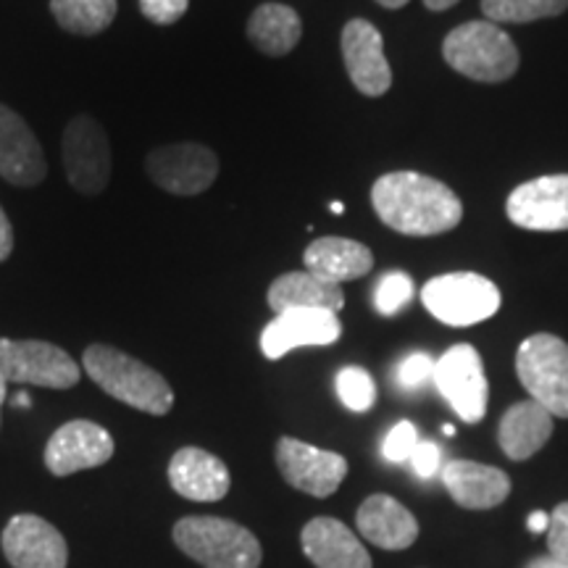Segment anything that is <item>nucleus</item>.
Masks as SVG:
<instances>
[{
    "mask_svg": "<svg viewBox=\"0 0 568 568\" xmlns=\"http://www.w3.org/2000/svg\"><path fill=\"white\" fill-rule=\"evenodd\" d=\"M372 205L382 224L408 237L450 232L464 219V203L445 182L416 172L379 176L372 187Z\"/></svg>",
    "mask_w": 568,
    "mask_h": 568,
    "instance_id": "obj_1",
    "label": "nucleus"
},
{
    "mask_svg": "<svg viewBox=\"0 0 568 568\" xmlns=\"http://www.w3.org/2000/svg\"><path fill=\"white\" fill-rule=\"evenodd\" d=\"M84 372L105 395L142 414L166 416L174 408V389L155 368L113 345H90L82 355Z\"/></svg>",
    "mask_w": 568,
    "mask_h": 568,
    "instance_id": "obj_2",
    "label": "nucleus"
},
{
    "mask_svg": "<svg viewBox=\"0 0 568 568\" xmlns=\"http://www.w3.org/2000/svg\"><path fill=\"white\" fill-rule=\"evenodd\" d=\"M174 542L205 568H258L261 542L251 529L219 516H184L174 524Z\"/></svg>",
    "mask_w": 568,
    "mask_h": 568,
    "instance_id": "obj_3",
    "label": "nucleus"
},
{
    "mask_svg": "<svg viewBox=\"0 0 568 568\" xmlns=\"http://www.w3.org/2000/svg\"><path fill=\"white\" fill-rule=\"evenodd\" d=\"M443 55L458 74L474 82H506L518 71V48L493 21H466L447 34Z\"/></svg>",
    "mask_w": 568,
    "mask_h": 568,
    "instance_id": "obj_4",
    "label": "nucleus"
},
{
    "mask_svg": "<svg viewBox=\"0 0 568 568\" xmlns=\"http://www.w3.org/2000/svg\"><path fill=\"white\" fill-rule=\"evenodd\" d=\"M516 374L529 400L568 418V343L548 332L527 337L516 353Z\"/></svg>",
    "mask_w": 568,
    "mask_h": 568,
    "instance_id": "obj_5",
    "label": "nucleus"
},
{
    "mask_svg": "<svg viewBox=\"0 0 568 568\" xmlns=\"http://www.w3.org/2000/svg\"><path fill=\"white\" fill-rule=\"evenodd\" d=\"M422 303L437 322L447 326H474L497 314L500 290L493 280L474 272L443 274L424 284Z\"/></svg>",
    "mask_w": 568,
    "mask_h": 568,
    "instance_id": "obj_6",
    "label": "nucleus"
},
{
    "mask_svg": "<svg viewBox=\"0 0 568 568\" xmlns=\"http://www.w3.org/2000/svg\"><path fill=\"white\" fill-rule=\"evenodd\" d=\"M80 366L63 347L45 339L0 337V379L6 385L69 389L80 382Z\"/></svg>",
    "mask_w": 568,
    "mask_h": 568,
    "instance_id": "obj_7",
    "label": "nucleus"
},
{
    "mask_svg": "<svg viewBox=\"0 0 568 568\" xmlns=\"http://www.w3.org/2000/svg\"><path fill=\"white\" fill-rule=\"evenodd\" d=\"M63 169L82 195H101L111 182V142L95 119L80 113L63 130Z\"/></svg>",
    "mask_w": 568,
    "mask_h": 568,
    "instance_id": "obj_8",
    "label": "nucleus"
},
{
    "mask_svg": "<svg viewBox=\"0 0 568 568\" xmlns=\"http://www.w3.org/2000/svg\"><path fill=\"white\" fill-rule=\"evenodd\" d=\"M145 172L159 190L172 195H201L216 182L219 155L201 142H174L148 153Z\"/></svg>",
    "mask_w": 568,
    "mask_h": 568,
    "instance_id": "obj_9",
    "label": "nucleus"
},
{
    "mask_svg": "<svg viewBox=\"0 0 568 568\" xmlns=\"http://www.w3.org/2000/svg\"><path fill=\"white\" fill-rule=\"evenodd\" d=\"M437 389L466 424H477L487 414L489 385L485 366L474 345H453L435 364Z\"/></svg>",
    "mask_w": 568,
    "mask_h": 568,
    "instance_id": "obj_10",
    "label": "nucleus"
},
{
    "mask_svg": "<svg viewBox=\"0 0 568 568\" xmlns=\"http://www.w3.org/2000/svg\"><path fill=\"white\" fill-rule=\"evenodd\" d=\"M276 466L290 487L314 497L335 495L347 477V460L339 453L322 450L295 437H282L276 443Z\"/></svg>",
    "mask_w": 568,
    "mask_h": 568,
    "instance_id": "obj_11",
    "label": "nucleus"
},
{
    "mask_svg": "<svg viewBox=\"0 0 568 568\" xmlns=\"http://www.w3.org/2000/svg\"><path fill=\"white\" fill-rule=\"evenodd\" d=\"M113 437L101 424L88 418H74L53 432L45 445V466L53 477H71L109 464L113 458Z\"/></svg>",
    "mask_w": 568,
    "mask_h": 568,
    "instance_id": "obj_12",
    "label": "nucleus"
},
{
    "mask_svg": "<svg viewBox=\"0 0 568 568\" xmlns=\"http://www.w3.org/2000/svg\"><path fill=\"white\" fill-rule=\"evenodd\" d=\"M510 224L529 232L568 230V174H550L518 184L506 201Z\"/></svg>",
    "mask_w": 568,
    "mask_h": 568,
    "instance_id": "obj_13",
    "label": "nucleus"
},
{
    "mask_svg": "<svg viewBox=\"0 0 568 568\" xmlns=\"http://www.w3.org/2000/svg\"><path fill=\"white\" fill-rule=\"evenodd\" d=\"M343 61L353 88L366 98H379L393 88V69L385 55V40L372 21L351 19L343 30Z\"/></svg>",
    "mask_w": 568,
    "mask_h": 568,
    "instance_id": "obj_14",
    "label": "nucleus"
},
{
    "mask_svg": "<svg viewBox=\"0 0 568 568\" xmlns=\"http://www.w3.org/2000/svg\"><path fill=\"white\" fill-rule=\"evenodd\" d=\"M343 335L339 316L322 308H293L282 311L274 316V322L266 324L261 332V351L268 361H280L290 351L308 345H332Z\"/></svg>",
    "mask_w": 568,
    "mask_h": 568,
    "instance_id": "obj_15",
    "label": "nucleus"
},
{
    "mask_svg": "<svg viewBox=\"0 0 568 568\" xmlns=\"http://www.w3.org/2000/svg\"><path fill=\"white\" fill-rule=\"evenodd\" d=\"M3 556L13 568H67L69 564L61 531L32 514H19L6 524Z\"/></svg>",
    "mask_w": 568,
    "mask_h": 568,
    "instance_id": "obj_16",
    "label": "nucleus"
},
{
    "mask_svg": "<svg viewBox=\"0 0 568 568\" xmlns=\"http://www.w3.org/2000/svg\"><path fill=\"white\" fill-rule=\"evenodd\" d=\"M0 176L17 187H34L48 176V161L32 126L0 103Z\"/></svg>",
    "mask_w": 568,
    "mask_h": 568,
    "instance_id": "obj_17",
    "label": "nucleus"
},
{
    "mask_svg": "<svg viewBox=\"0 0 568 568\" xmlns=\"http://www.w3.org/2000/svg\"><path fill=\"white\" fill-rule=\"evenodd\" d=\"M169 481L174 493L195 503H216L230 493L232 477L222 458L201 447H182L169 464Z\"/></svg>",
    "mask_w": 568,
    "mask_h": 568,
    "instance_id": "obj_18",
    "label": "nucleus"
},
{
    "mask_svg": "<svg viewBox=\"0 0 568 568\" xmlns=\"http://www.w3.org/2000/svg\"><path fill=\"white\" fill-rule=\"evenodd\" d=\"M303 552L316 568H372V556L343 521L318 516L303 527Z\"/></svg>",
    "mask_w": 568,
    "mask_h": 568,
    "instance_id": "obj_19",
    "label": "nucleus"
},
{
    "mask_svg": "<svg viewBox=\"0 0 568 568\" xmlns=\"http://www.w3.org/2000/svg\"><path fill=\"white\" fill-rule=\"evenodd\" d=\"M443 485L466 510L497 508L510 495L508 474L477 460H447L443 466Z\"/></svg>",
    "mask_w": 568,
    "mask_h": 568,
    "instance_id": "obj_20",
    "label": "nucleus"
},
{
    "mask_svg": "<svg viewBox=\"0 0 568 568\" xmlns=\"http://www.w3.org/2000/svg\"><path fill=\"white\" fill-rule=\"evenodd\" d=\"M358 531L382 550H406L416 542L418 521L406 506L389 495H372L355 514Z\"/></svg>",
    "mask_w": 568,
    "mask_h": 568,
    "instance_id": "obj_21",
    "label": "nucleus"
},
{
    "mask_svg": "<svg viewBox=\"0 0 568 568\" xmlns=\"http://www.w3.org/2000/svg\"><path fill=\"white\" fill-rule=\"evenodd\" d=\"M305 272L318 280L343 284L366 276L374 268V253L364 243L347 237H318L303 253Z\"/></svg>",
    "mask_w": 568,
    "mask_h": 568,
    "instance_id": "obj_22",
    "label": "nucleus"
},
{
    "mask_svg": "<svg viewBox=\"0 0 568 568\" xmlns=\"http://www.w3.org/2000/svg\"><path fill=\"white\" fill-rule=\"evenodd\" d=\"M552 416L535 400L514 403L497 426V443L510 460H527L548 445Z\"/></svg>",
    "mask_w": 568,
    "mask_h": 568,
    "instance_id": "obj_23",
    "label": "nucleus"
},
{
    "mask_svg": "<svg viewBox=\"0 0 568 568\" xmlns=\"http://www.w3.org/2000/svg\"><path fill=\"white\" fill-rule=\"evenodd\" d=\"M266 301L276 314L293 308H322L339 314V308L345 305V293L339 284L318 280L311 272H287L272 282Z\"/></svg>",
    "mask_w": 568,
    "mask_h": 568,
    "instance_id": "obj_24",
    "label": "nucleus"
},
{
    "mask_svg": "<svg viewBox=\"0 0 568 568\" xmlns=\"http://www.w3.org/2000/svg\"><path fill=\"white\" fill-rule=\"evenodd\" d=\"M303 38V21L295 9L284 3L258 6L247 19V40L264 55L282 59Z\"/></svg>",
    "mask_w": 568,
    "mask_h": 568,
    "instance_id": "obj_25",
    "label": "nucleus"
},
{
    "mask_svg": "<svg viewBox=\"0 0 568 568\" xmlns=\"http://www.w3.org/2000/svg\"><path fill=\"white\" fill-rule=\"evenodd\" d=\"M116 0H51L55 24L71 34H82V38L109 30L116 19Z\"/></svg>",
    "mask_w": 568,
    "mask_h": 568,
    "instance_id": "obj_26",
    "label": "nucleus"
},
{
    "mask_svg": "<svg viewBox=\"0 0 568 568\" xmlns=\"http://www.w3.org/2000/svg\"><path fill=\"white\" fill-rule=\"evenodd\" d=\"M566 9L568 0H481V11L493 24H529L558 17Z\"/></svg>",
    "mask_w": 568,
    "mask_h": 568,
    "instance_id": "obj_27",
    "label": "nucleus"
},
{
    "mask_svg": "<svg viewBox=\"0 0 568 568\" xmlns=\"http://www.w3.org/2000/svg\"><path fill=\"white\" fill-rule=\"evenodd\" d=\"M337 395L345 408L355 410V414H366L376 403V385L372 374L361 366H345L337 374Z\"/></svg>",
    "mask_w": 568,
    "mask_h": 568,
    "instance_id": "obj_28",
    "label": "nucleus"
},
{
    "mask_svg": "<svg viewBox=\"0 0 568 568\" xmlns=\"http://www.w3.org/2000/svg\"><path fill=\"white\" fill-rule=\"evenodd\" d=\"M410 297H414V282H410V276L403 272H387L379 280V284H376L374 303L382 316H395L397 311L406 308Z\"/></svg>",
    "mask_w": 568,
    "mask_h": 568,
    "instance_id": "obj_29",
    "label": "nucleus"
},
{
    "mask_svg": "<svg viewBox=\"0 0 568 568\" xmlns=\"http://www.w3.org/2000/svg\"><path fill=\"white\" fill-rule=\"evenodd\" d=\"M418 445V432L410 422H397L393 429L387 432L385 443H382V456L389 464H406L414 456Z\"/></svg>",
    "mask_w": 568,
    "mask_h": 568,
    "instance_id": "obj_30",
    "label": "nucleus"
},
{
    "mask_svg": "<svg viewBox=\"0 0 568 568\" xmlns=\"http://www.w3.org/2000/svg\"><path fill=\"white\" fill-rule=\"evenodd\" d=\"M435 364L437 361H432L426 353H410L400 368H397V382L406 389H418L426 379L435 376Z\"/></svg>",
    "mask_w": 568,
    "mask_h": 568,
    "instance_id": "obj_31",
    "label": "nucleus"
},
{
    "mask_svg": "<svg viewBox=\"0 0 568 568\" xmlns=\"http://www.w3.org/2000/svg\"><path fill=\"white\" fill-rule=\"evenodd\" d=\"M190 9V0H140L142 17L153 24L169 27L180 21Z\"/></svg>",
    "mask_w": 568,
    "mask_h": 568,
    "instance_id": "obj_32",
    "label": "nucleus"
},
{
    "mask_svg": "<svg viewBox=\"0 0 568 568\" xmlns=\"http://www.w3.org/2000/svg\"><path fill=\"white\" fill-rule=\"evenodd\" d=\"M414 466V471L422 479H432L443 471V450H439L437 443H429V439H418L414 456L408 460Z\"/></svg>",
    "mask_w": 568,
    "mask_h": 568,
    "instance_id": "obj_33",
    "label": "nucleus"
},
{
    "mask_svg": "<svg viewBox=\"0 0 568 568\" xmlns=\"http://www.w3.org/2000/svg\"><path fill=\"white\" fill-rule=\"evenodd\" d=\"M548 552L568 560V503H558L552 508L548 527Z\"/></svg>",
    "mask_w": 568,
    "mask_h": 568,
    "instance_id": "obj_34",
    "label": "nucleus"
},
{
    "mask_svg": "<svg viewBox=\"0 0 568 568\" xmlns=\"http://www.w3.org/2000/svg\"><path fill=\"white\" fill-rule=\"evenodd\" d=\"M13 253V226L6 216L3 205H0V264L9 261V255Z\"/></svg>",
    "mask_w": 568,
    "mask_h": 568,
    "instance_id": "obj_35",
    "label": "nucleus"
},
{
    "mask_svg": "<svg viewBox=\"0 0 568 568\" xmlns=\"http://www.w3.org/2000/svg\"><path fill=\"white\" fill-rule=\"evenodd\" d=\"M527 527H529V531H535V535H542V531H548V527H550L548 510H535V514L527 518Z\"/></svg>",
    "mask_w": 568,
    "mask_h": 568,
    "instance_id": "obj_36",
    "label": "nucleus"
},
{
    "mask_svg": "<svg viewBox=\"0 0 568 568\" xmlns=\"http://www.w3.org/2000/svg\"><path fill=\"white\" fill-rule=\"evenodd\" d=\"M524 568H568V560L556 558V556H550V552H548V556L531 558Z\"/></svg>",
    "mask_w": 568,
    "mask_h": 568,
    "instance_id": "obj_37",
    "label": "nucleus"
},
{
    "mask_svg": "<svg viewBox=\"0 0 568 568\" xmlns=\"http://www.w3.org/2000/svg\"><path fill=\"white\" fill-rule=\"evenodd\" d=\"M456 3L458 0H424V6L429 11H447V9H453Z\"/></svg>",
    "mask_w": 568,
    "mask_h": 568,
    "instance_id": "obj_38",
    "label": "nucleus"
},
{
    "mask_svg": "<svg viewBox=\"0 0 568 568\" xmlns=\"http://www.w3.org/2000/svg\"><path fill=\"white\" fill-rule=\"evenodd\" d=\"M376 3H379V6H385V9H403V6H406L408 3V0H376Z\"/></svg>",
    "mask_w": 568,
    "mask_h": 568,
    "instance_id": "obj_39",
    "label": "nucleus"
},
{
    "mask_svg": "<svg viewBox=\"0 0 568 568\" xmlns=\"http://www.w3.org/2000/svg\"><path fill=\"white\" fill-rule=\"evenodd\" d=\"M6 393H9V385H6L3 379H0V408H3V400H6Z\"/></svg>",
    "mask_w": 568,
    "mask_h": 568,
    "instance_id": "obj_40",
    "label": "nucleus"
},
{
    "mask_svg": "<svg viewBox=\"0 0 568 568\" xmlns=\"http://www.w3.org/2000/svg\"><path fill=\"white\" fill-rule=\"evenodd\" d=\"M17 406H24V408H30V395H19Z\"/></svg>",
    "mask_w": 568,
    "mask_h": 568,
    "instance_id": "obj_41",
    "label": "nucleus"
},
{
    "mask_svg": "<svg viewBox=\"0 0 568 568\" xmlns=\"http://www.w3.org/2000/svg\"><path fill=\"white\" fill-rule=\"evenodd\" d=\"M329 209H332V213H343V211H345V205H343V203H339V201H335V203H332V205H329Z\"/></svg>",
    "mask_w": 568,
    "mask_h": 568,
    "instance_id": "obj_42",
    "label": "nucleus"
},
{
    "mask_svg": "<svg viewBox=\"0 0 568 568\" xmlns=\"http://www.w3.org/2000/svg\"><path fill=\"white\" fill-rule=\"evenodd\" d=\"M443 432H445L447 437H453V435H456V426H453V424H445V429H443Z\"/></svg>",
    "mask_w": 568,
    "mask_h": 568,
    "instance_id": "obj_43",
    "label": "nucleus"
}]
</instances>
